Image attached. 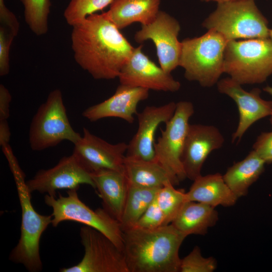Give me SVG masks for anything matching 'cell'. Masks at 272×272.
Wrapping results in <instances>:
<instances>
[{
  "label": "cell",
  "instance_id": "4316f807",
  "mask_svg": "<svg viewBox=\"0 0 272 272\" xmlns=\"http://www.w3.org/2000/svg\"><path fill=\"white\" fill-rule=\"evenodd\" d=\"M24 7L26 24L36 35H44L48 31L49 0H21Z\"/></svg>",
  "mask_w": 272,
  "mask_h": 272
},
{
  "label": "cell",
  "instance_id": "74e56055",
  "mask_svg": "<svg viewBox=\"0 0 272 272\" xmlns=\"http://www.w3.org/2000/svg\"><path fill=\"white\" fill-rule=\"evenodd\" d=\"M269 117H270L269 121H270V122L271 124L272 125V114Z\"/></svg>",
  "mask_w": 272,
  "mask_h": 272
},
{
  "label": "cell",
  "instance_id": "3957f363",
  "mask_svg": "<svg viewBox=\"0 0 272 272\" xmlns=\"http://www.w3.org/2000/svg\"><path fill=\"white\" fill-rule=\"evenodd\" d=\"M6 157L14 175L22 211L21 236L18 243L10 255V259L23 264L31 272L40 271L42 263L39 253L40 239L42 233L51 224L52 215L37 213L31 202V193L25 181V175L12 151Z\"/></svg>",
  "mask_w": 272,
  "mask_h": 272
},
{
  "label": "cell",
  "instance_id": "e0dca14e",
  "mask_svg": "<svg viewBox=\"0 0 272 272\" xmlns=\"http://www.w3.org/2000/svg\"><path fill=\"white\" fill-rule=\"evenodd\" d=\"M176 108V103L170 102L159 106H147L138 113V130L127 144L125 156L156 160L154 146L157 130L161 123L165 124L172 118Z\"/></svg>",
  "mask_w": 272,
  "mask_h": 272
},
{
  "label": "cell",
  "instance_id": "5bb4252c",
  "mask_svg": "<svg viewBox=\"0 0 272 272\" xmlns=\"http://www.w3.org/2000/svg\"><path fill=\"white\" fill-rule=\"evenodd\" d=\"M217 85L219 92L232 99L238 107L239 119L232 134V142L240 141L252 124L272 114V101L262 99L259 89L247 91L230 77L220 79Z\"/></svg>",
  "mask_w": 272,
  "mask_h": 272
},
{
  "label": "cell",
  "instance_id": "e575fe53",
  "mask_svg": "<svg viewBox=\"0 0 272 272\" xmlns=\"http://www.w3.org/2000/svg\"><path fill=\"white\" fill-rule=\"evenodd\" d=\"M263 90L264 92L270 95L271 96H272V87L271 86H267L265 87L264 88H263Z\"/></svg>",
  "mask_w": 272,
  "mask_h": 272
},
{
  "label": "cell",
  "instance_id": "44dd1931",
  "mask_svg": "<svg viewBox=\"0 0 272 272\" xmlns=\"http://www.w3.org/2000/svg\"><path fill=\"white\" fill-rule=\"evenodd\" d=\"M188 192L187 201L203 203L216 208L233 206L238 199L219 173L202 175L193 181Z\"/></svg>",
  "mask_w": 272,
  "mask_h": 272
},
{
  "label": "cell",
  "instance_id": "52a82bcc",
  "mask_svg": "<svg viewBox=\"0 0 272 272\" xmlns=\"http://www.w3.org/2000/svg\"><path fill=\"white\" fill-rule=\"evenodd\" d=\"M82 135L72 127L61 91L55 89L38 108L31 122L29 141L34 151H42L68 141L75 145Z\"/></svg>",
  "mask_w": 272,
  "mask_h": 272
},
{
  "label": "cell",
  "instance_id": "ac0fdd59",
  "mask_svg": "<svg viewBox=\"0 0 272 272\" xmlns=\"http://www.w3.org/2000/svg\"><path fill=\"white\" fill-rule=\"evenodd\" d=\"M149 90L120 84L115 93L104 101L86 108L82 116L90 121L107 117H116L132 124L137 114L139 103L147 99Z\"/></svg>",
  "mask_w": 272,
  "mask_h": 272
},
{
  "label": "cell",
  "instance_id": "8d00e7d4",
  "mask_svg": "<svg viewBox=\"0 0 272 272\" xmlns=\"http://www.w3.org/2000/svg\"><path fill=\"white\" fill-rule=\"evenodd\" d=\"M269 37L272 40V29H270L269 30Z\"/></svg>",
  "mask_w": 272,
  "mask_h": 272
},
{
  "label": "cell",
  "instance_id": "9a60e30c",
  "mask_svg": "<svg viewBox=\"0 0 272 272\" xmlns=\"http://www.w3.org/2000/svg\"><path fill=\"white\" fill-rule=\"evenodd\" d=\"M127 144H112L83 128L81 139L74 145L73 154L90 172L102 169L124 171Z\"/></svg>",
  "mask_w": 272,
  "mask_h": 272
},
{
  "label": "cell",
  "instance_id": "7402d4cb",
  "mask_svg": "<svg viewBox=\"0 0 272 272\" xmlns=\"http://www.w3.org/2000/svg\"><path fill=\"white\" fill-rule=\"evenodd\" d=\"M124 172L129 185L150 188H160L168 183L179 182L157 161H146L125 156Z\"/></svg>",
  "mask_w": 272,
  "mask_h": 272
},
{
  "label": "cell",
  "instance_id": "8992f818",
  "mask_svg": "<svg viewBox=\"0 0 272 272\" xmlns=\"http://www.w3.org/2000/svg\"><path fill=\"white\" fill-rule=\"evenodd\" d=\"M224 73L241 85L265 82L272 75V40L268 37L228 41Z\"/></svg>",
  "mask_w": 272,
  "mask_h": 272
},
{
  "label": "cell",
  "instance_id": "d590c367",
  "mask_svg": "<svg viewBox=\"0 0 272 272\" xmlns=\"http://www.w3.org/2000/svg\"><path fill=\"white\" fill-rule=\"evenodd\" d=\"M201 1L204 2H216L217 3H222V2L236 1V0H201Z\"/></svg>",
  "mask_w": 272,
  "mask_h": 272
},
{
  "label": "cell",
  "instance_id": "836d02e7",
  "mask_svg": "<svg viewBox=\"0 0 272 272\" xmlns=\"http://www.w3.org/2000/svg\"><path fill=\"white\" fill-rule=\"evenodd\" d=\"M11 138L10 129L7 120H0V145L3 147L9 145Z\"/></svg>",
  "mask_w": 272,
  "mask_h": 272
},
{
  "label": "cell",
  "instance_id": "f546056e",
  "mask_svg": "<svg viewBox=\"0 0 272 272\" xmlns=\"http://www.w3.org/2000/svg\"><path fill=\"white\" fill-rule=\"evenodd\" d=\"M166 225L168 224L165 216L158 206L155 197L134 227L150 229Z\"/></svg>",
  "mask_w": 272,
  "mask_h": 272
},
{
  "label": "cell",
  "instance_id": "603a6c76",
  "mask_svg": "<svg viewBox=\"0 0 272 272\" xmlns=\"http://www.w3.org/2000/svg\"><path fill=\"white\" fill-rule=\"evenodd\" d=\"M215 208L208 205L187 201L172 224L186 237L189 235H205L218 220Z\"/></svg>",
  "mask_w": 272,
  "mask_h": 272
},
{
  "label": "cell",
  "instance_id": "83f0119b",
  "mask_svg": "<svg viewBox=\"0 0 272 272\" xmlns=\"http://www.w3.org/2000/svg\"><path fill=\"white\" fill-rule=\"evenodd\" d=\"M113 0H71L64 12L66 22L73 26L88 15L101 10Z\"/></svg>",
  "mask_w": 272,
  "mask_h": 272
},
{
  "label": "cell",
  "instance_id": "2e32d148",
  "mask_svg": "<svg viewBox=\"0 0 272 272\" xmlns=\"http://www.w3.org/2000/svg\"><path fill=\"white\" fill-rule=\"evenodd\" d=\"M224 142L216 126L189 124L181 156L186 178L193 181L201 175L202 166L209 155L222 148Z\"/></svg>",
  "mask_w": 272,
  "mask_h": 272
},
{
  "label": "cell",
  "instance_id": "f1b7e54d",
  "mask_svg": "<svg viewBox=\"0 0 272 272\" xmlns=\"http://www.w3.org/2000/svg\"><path fill=\"white\" fill-rule=\"evenodd\" d=\"M217 263L213 257H205L197 246L181 259L180 272H213L217 268Z\"/></svg>",
  "mask_w": 272,
  "mask_h": 272
},
{
  "label": "cell",
  "instance_id": "8fae6325",
  "mask_svg": "<svg viewBox=\"0 0 272 272\" xmlns=\"http://www.w3.org/2000/svg\"><path fill=\"white\" fill-rule=\"evenodd\" d=\"M180 31L178 21L165 12L160 11L153 22L142 25L134 38L139 43L148 40L153 41L160 66L171 74L179 64L181 43L178 36Z\"/></svg>",
  "mask_w": 272,
  "mask_h": 272
},
{
  "label": "cell",
  "instance_id": "7a4b0ae2",
  "mask_svg": "<svg viewBox=\"0 0 272 272\" xmlns=\"http://www.w3.org/2000/svg\"><path fill=\"white\" fill-rule=\"evenodd\" d=\"M123 252L129 272L180 271V247L186 236L172 224L155 229L123 230Z\"/></svg>",
  "mask_w": 272,
  "mask_h": 272
},
{
  "label": "cell",
  "instance_id": "277c9868",
  "mask_svg": "<svg viewBox=\"0 0 272 272\" xmlns=\"http://www.w3.org/2000/svg\"><path fill=\"white\" fill-rule=\"evenodd\" d=\"M228 41L219 32L208 30L203 35L182 40L179 66L184 77L203 87L217 84L224 73V60Z\"/></svg>",
  "mask_w": 272,
  "mask_h": 272
},
{
  "label": "cell",
  "instance_id": "5b68a950",
  "mask_svg": "<svg viewBox=\"0 0 272 272\" xmlns=\"http://www.w3.org/2000/svg\"><path fill=\"white\" fill-rule=\"evenodd\" d=\"M202 25L214 30L227 41L268 38V21L254 0H236L217 3L216 9Z\"/></svg>",
  "mask_w": 272,
  "mask_h": 272
},
{
  "label": "cell",
  "instance_id": "30bf717a",
  "mask_svg": "<svg viewBox=\"0 0 272 272\" xmlns=\"http://www.w3.org/2000/svg\"><path fill=\"white\" fill-rule=\"evenodd\" d=\"M85 253L77 264L60 272H129L123 251L98 230L84 225L80 229Z\"/></svg>",
  "mask_w": 272,
  "mask_h": 272
},
{
  "label": "cell",
  "instance_id": "9c48e42d",
  "mask_svg": "<svg viewBox=\"0 0 272 272\" xmlns=\"http://www.w3.org/2000/svg\"><path fill=\"white\" fill-rule=\"evenodd\" d=\"M194 112L191 102L181 101L176 103L174 115L165 123V129H161V135L154 146L156 160L179 182L186 178L181 156L189 120Z\"/></svg>",
  "mask_w": 272,
  "mask_h": 272
},
{
  "label": "cell",
  "instance_id": "d4e9b609",
  "mask_svg": "<svg viewBox=\"0 0 272 272\" xmlns=\"http://www.w3.org/2000/svg\"><path fill=\"white\" fill-rule=\"evenodd\" d=\"M160 188H150L128 184L126 199L120 220L122 230L134 227L155 199Z\"/></svg>",
  "mask_w": 272,
  "mask_h": 272
},
{
  "label": "cell",
  "instance_id": "d6a6232c",
  "mask_svg": "<svg viewBox=\"0 0 272 272\" xmlns=\"http://www.w3.org/2000/svg\"><path fill=\"white\" fill-rule=\"evenodd\" d=\"M11 96L8 90L2 84L0 85V120H7L10 116V105Z\"/></svg>",
  "mask_w": 272,
  "mask_h": 272
},
{
  "label": "cell",
  "instance_id": "4fadbf2b",
  "mask_svg": "<svg viewBox=\"0 0 272 272\" xmlns=\"http://www.w3.org/2000/svg\"><path fill=\"white\" fill-rule=\"evenodd\" d=\"M142 45L134 48L121 68L118 78L120 84L158 91L175 92L180 83L171 74L156 65L142 51Z\"/></svg>",
  "mask_w": 272,
  "mask_h": 272
},
{
  "label": "cell",
  "instance_id": "1f68e13d",
  "mask_svg": "<svg viewBox=\"0 0 272 272\" xmlns=\"http://www.w3.org/2000/svg\"><path fill=\"white\" fill-rule=\"evenodd\" d=\"M253 150L265 163H272V131L261 133L253 145Z\"/></svg>",
  "mask_w": 272,
  "mask_h": 272
},
{
  "label": "cell",
  "instance_id": "7c38bea8",
  "mask_svg": "<svg viewBox=\"0 0 272 272\" xmlns=\"http://www.w3.org/2000/svg\"><path fill=\"white\" fill-rule=\"evenodd\" d=\"M26 183L31 193L38 191L54 197H56L58 190H78L82 184H88L95 188L91 172L73 153L62 158L54 167L40 170Z\"/></svg>",
  "mask_w": 272,
  "mask_h": 272
},
{
  "label": "cell",
  "instance_id": "ffe728a7",
  "mask_svg": "<svg viewBox=\"0 0 272 272\" xmlns=\"http://www.w3.org/2000/svg\"><path fill=\"white\" fill-rule=\"evenodd\" d=\"M161 0H113L106 17L119 29L134 23L147 25L157 17Z\"/></svg>",
  "mask_w": 272,
  "mask_h": 272
},
{
  "label": "cell",
  "instance_id": "6da1fadb",
  "mask_svg": "<svg viewBox=\"0 0 272 272\" xmlns=\"http://www.w3.org/2000/svg\"><path fill=\"white\" fill-rule=\"evenodd\" d=\"M76 62L96 80L118 78L134 47L105 15L92 14L73 26Z\"/></svg>",
  "mask_w": 272,
  "mask_h": 272
},
{
  "label": "cell",
  "instance_id": "ba28073f",
  "mask_svg": "<svg viewBox=\"0 0 272 272\" xmlns=\"http://www.w3.org/2000/svg\"><path fill=\"white\" fill-rule=\"evenodd\" d=\"M77 191L67 190L66 196L59 194L57 198L45 195V203L52 209V226L56 227L65 221L83 224L105 235L123 250V230L120 223L104 208L90 209L79 198Z\"/></svg>",
  "mask_w": 272,
  "mask_h": 272
},
{
  "label": "cell",
  "instance_id": "484cf974",
  "mask_svg": "<svg viewBox=\"0 0 272 272\" xmlns=\"http://www.w3.org/2000/svg\"><path fill=\"white\" fill-rule=\"evenodd\" d=\"M156 200L168 224L172 223L187 201L185 190L176 189L171 183H167L158 190Z\"/></svg>",
  "mask_w": 272,
  "mask_h": 272
},
{
  "label": "cell",
  "instance_id": "4dcf8cb0",
  "mask_svg": "<svg viewBox=\"0 0 272 272\" xmlns=\"http://www.w3.org/2000/svg\"><path fill=\"white\" fill-rule=\"evenodd\" d=\"M15 36L4 26L0 27V75H7L10 70L9 51Z\"/></svg>",
  "mask_w": 272,
  "mask_h": 272
},
{
  "label": "cell",
  "instance_id": "cb8c5ba5",
  "mask_svg": "<svg viewBox=\"0 0 272 272\" xmlns=\"http://www.w3.org/2000/svg\"><path fill=\"white\" fill-rule=\"evenodd\" d=\"M265 164L252 150L244 159L227 169L223 175L224 180L236 196L240 198L248 193L250 186L262 173Z\"/></svg>",
  "mask_w": 272,
  "mask_h": 272
},
{
  "label": "cell",
  "instance_id": "d6986e66",
  "mask_svg": "<svg viewBox=\"0 0 272 272\" xmlns=\"http://www.w3.org/2000/svg\"><path fill=\"white\" fill-rule=\"evenodd\" d=\"M91 176L103 208L120 222L128 188L124 171L102 169L91 172Z\"/></svg>",
  "mask_w": 272,
  "mask_h": 272
}]
</instances>
